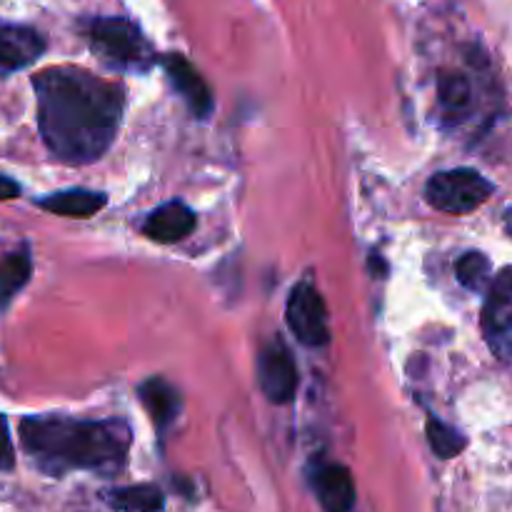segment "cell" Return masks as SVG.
Masks as SVG:
<instances>
[{"label":"cell","instance_id":"cell-11","mask_svg":"<svg viewBox=\"0 0 512 512\" xmlns=\"http://www.w3.org/2000/svg\"><path fill=\"white\" fill-rule=\"evenodd\" d=\"M195 225H198V218L188 205L180 203V200H168L148 215V220L143 223V233L155 243L170 245L188 238Z\"/></svg>","mask_w":512,"mask_h":512},{"label":"cell","instance_id":"cell-5","mask_svg":"<svg viewBox=\"0 0 512 512\" xmlns=\"http://www.w3.org/2000/svg\"><path fill=\"white\" fill-rule=\"evenodd\" d=\"M285 320L295 338L308 348H320L328 345V308H325L323 295L315 290V285L298 283L290 290L288 308H285Z\"/></svg>","mask_w":512,"mask_h":512},{"label":"cell","instance_id":"cell-16","mask_svg":"<svg viewBox=\"0 0 512 512\" xmlns=\"http://www.w3.org/2000/svg\"><path fill=\"white\" fill-rule=\"evenodd\" d=\"M440 105L448 115H463L473 105V85L460 73H443L438 80Z\"/></svg>","mask_w":512,"mask_h":512},{"label":"cell","instance_id":"cell-3","mask_svg":"<svg viewBox=\"0 0 512 512\" xmlns=\"http://www.w3.org/2000/svg\"><path fill=\"white\" fill-rule=\"evenodd\" d=\"M90 45L95 53L110 65L123 70H148L155 63L148 40L143 38L138 25L125 18H95L88 28Z\"/></svg>","mask_w":512,"mask_h":512},{"label":"cell","instance_id":"cell-18","mask_svg":"<svg viewBox=\"0 0 512 512\" xmlns=\"http://www.w3.org/2000/svg\"><path fill=\"white\" fill-rule=\"evenodd\" d=\"M490 273H493V265L485 253L478 250H470L463 258H458L455 263V275H458V283L463 285L470 293H480L490 285Z\"/></svg>","mask_w":512,"mask_h":512},{"label":"cell","instance_id":"cell-6","mask_svg":"<svg viewBox=\"0 0 512 512\" xmlns=\"http://www.w3.org/2000/svg\"><path fill=\"white\" fill-rule=\"evenodd\" d=\"M258 385L270 403L285 405L298 393V368H295L293 353L280 340L265 345L258 355Z\"/></svg>","mask_w":512,"mask_h":512},{"label":"cell","instance_id":"cell-9","mask_svg":"<svg viewBox=\"0 0 512 512\" xmlns=\"http://www.w3.org/2000/svg\"><path fill=\"white\" fill-rule=\"evenodd\" d=\"M160 63H163V70L170 78V83H173V88L183 95L190 113H193L195 118H208V115L213 113V93H210L203 75H200L183 55L168 53L160 58Z\"/></svg>","mask_w":512,"mask_h":512},{"label":"cell","instance_id":"cell-1","mask_svg":"<svg viewBox=\"0 0 512 512\" xmlns=\"http://www.w3.org/2000/svg\"><path fill=\"white\" fill-rule=\"evenodd\" d=\"M38 130L50 155L70 165L95 163L113 145L123 118L125 90L73 65L33 75Z\"/></svg>","mask_w":512,"mask_h":512},{"label":"cell","instance_id":"cell-15","mask_svg":"<svg viewBox=\"0 0 512 512\" xmlns=\"http://www.w3.org/2000/svg\"><path fill=\"white\" fill-rule=\"evenodd\" d=\"M108 503L115 510L125 512H163L165 495L155 485H130V488L110 490Z\"/></svg>","mask_w":512,"mask_h":512},{"label":"cell","instance_id":"cell-2","mask_svg":"<svg viewBox=\"0 0 512 512\" xmlns=\"http://www.w3.org/2000/svg\"><path fill=\"white\" fill-rule=\"evenodd\" d=\"M18 430L28 458L53 478L70 470L115 473L125 465L133 440L128 423L118 418L78 420L65 415H25Z\"/></svg>","mask_w":512,"mask_h":512},{"label":"cell","instance_id":"cell-8","mask_svg":"<svg viewBox=\"0 0 512 512\" xmlns=\"http://www.w3.org/2000/svg\"><path fill=\"white\" fill-rule=\"evenodd\" d=\"M310 488L318 498L323 512H350L355 505L353 475L345 465L315 463L308 470Z\"/></svg>","mask_w":512,"mask_h":512},{"label":"cell","instance_id":"cell-14","mask_svg":"<svg viewBox=\"0 0 512 512\" xmlns=\"http://www.w3.org/2000/svg\"><path fill=\"white\" fill-rule=\"evenodd\" d=\"M30 275H33V255L28 245H20L18 250H10L0 258V313H5L15 295L30 283Z\"/></svg>","mask_w":512,"mask_h":512},{"label":"cell","instance_id":"cell-19","mask_svg":"<svg viewBox=\"0 0 512 512\" xmlns=\"http://www.w3.org/2000/svg\"><path fill=\"white\" fill-rule=\"evenodd\" d=\"M15 468V448L10 438L8 415L0 413V473H10Z\"/></svg>","mask_w":512,"mask_h":512},{"label":"cell","instance_id":"cell-10","mask_svg":"<svg viewBox=\"0 0 512 512\" xmlns=\"http://www.w3.org/2000/svg\"><path fill=\"white\" fill-rule=\"evenodd\" d=\"M45 53V38L28 25L0 28V75L15 73L33 65Z\"/></svg>","mask_w":512,"mask_h":512},{"label":"cell","instance_id":"cell-17","mask_svg":"<svg viewBox=\"0 0 512 512\" xmlns=\"http://www.w3.org/2000/svg\"><path fill=\"white\" fill-rule=\"evenodd\" d=\"M425 435H428L430 450H433L440 460L458 458V455L468 448V438H465L460 430H455L453 425L443 423V420L438 418H428Z\"/></svg>","mask_w":512,"mask_h":512},{"label":"cell","instance_id":"cell-12","mask_svg":"<svg viewBox=\"0 0 512 512\" xmlns=\"http://www.w3.org/2000/svg\"><path fill=\"white\" fill-rule=\"evenodd\" d=\"M108 198L105 193L98 190H83V188H70V190H58V193L43 195V198L35 200L40 210H48L53 215H63V218H93L95 213L105 208Z\"/></svg>","mask_w":512,"mask_h":512},{"label":"cell","instance_id":"cell-13","mask_svg":"<svg viewBox=\"0 0 512 512\" xmlns=\"http://www.w3.org/2000/svg\"><path fill=\"white\" fill-rule=\"evenodd\" d=\"M140 400H143L145 410L153 418L155 428L163 435L170 425L175 423V418L180 415V408H183V400H180V393L163 378H150L145 383H140L138 388Z\"/></svg>","mask_w":512,"mask_h":512},{"label":"cell","instance_id":"cell-20","mask_svg":"<svg viewBox=\"0 0 512 512\" xmlns=\"http://www.w3.org/2000/svg\"><path fill=\"white\" fill-rule=\"evenodd\" d=\"M20 193H23V188H20L18 180L0 173V203H5V200H15Z\"/></svg>","mask_w":512,"mask_h":512},{"label":"cell","instance_id":"cell-4","mask_svg":"<svg viewBox=\"0 0 512 512\" xmlns=\"http://www.w3.org/2000/svg\"><path fill=\"white\" fill-rule=\"evenodd\" d=\"M495 185L473 168H453L435 173L425 185V200L448 215H468L493 195Z\"/></svg>","mask_w":512,"mask_h":512},{"label":"cell","instance_id":"cell-7","mask_svg":"<svg viewBox=\"0 0 512 512\" xmlns=\"http://www.w3.org/2000/svg\"><path fill=\"white\" fill-rule=\"evenodd\" d=\"M483 333L495 353H512V268H505L490 283L483 308Z\"/></svg>","mask_w":512,"mask_h":512}]
</instances>
